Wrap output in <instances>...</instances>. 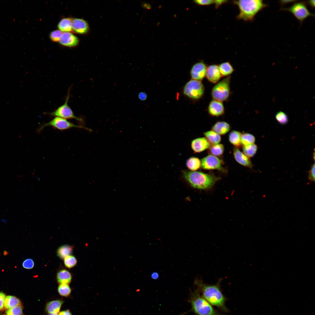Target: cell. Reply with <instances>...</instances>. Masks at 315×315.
<instances>
[{"label": "cell", "instance_id": "cell-1", "mask_svg": "<svg viewBox=\"0 0 315 315\" xmlns=\"http://www.w3.org/2000/svg\"><path fill=\"white\" fill-rule=\"evenodd\" d=\"M221 279L214 285H209L204 283L199 279H196L194 284L197 289L202 293V296L211 305L216 306L224 312L228 309L225 305L226 298L220 289Z\"/></svg>", "mask_w": 315, "mask_h": 315}, {"label": "cell", "instance_id": "cell-2", "mask_svg": "<svg viewBox=\"0 0 315 315\" xmlns=\"http://www.w3.org/2000/svg\"><path fill=\"white\" fill-rule=\"evenodd\" d=\"M233 2L239 10L237 18L244 21H252L259 11L267 6L262 0H239Z\"/></svg>", "mask_w": 315, "mask_h": 315}, {"label": "cell", "instance_id": "cell-3", "mask_svg": "<svg viewBox=\"0 0 315 315\" xmlns=\"http://www.w3.org/2000/svg\"><path fill=\"white\" fill-rule=\"evenodd\" d=\"M183 173L185 179L192 187L200 189L210 188L219 179L213 174L200 172L185 171Z\"/></svg>", "mask_w": 315, "mask_h": 315}, {"label": "cell", "instance_id": "cell-4", "mask_svg": "<svg viewBox=\"0 0 315 315\" xmlns=\"http://www.w3.org/2000/svg\"><path fill=\"white\" fill-rule=\"evenodd\" d=\"M190 301L192 309L196 315H222L200 295L197 289L192 292Z\"/></svg>", "mask_w": 315, "mask_h": 315}, {"label": "cell", "instance_id": "cell-5", "mask_svg": "<svg viewBox=\"0 0 315 315\" xmlns=\"http://www.w3.org/2000/svg\"><path fill=\"white\" fill-rule=\"evenodd\" d=\"M205 91L204 85L201 81L191 79L183 86L182 93L187 98L193 101L201 99Z\"/></svg>", "mask_w": 315, "mask_h": 315}, {"label": "cell", "instance_id": "cell-6", "mask_svg": "<svg viewBox=\"0 0 315 315\" xmlns=\"http://www.w3.org/2000/svg\"><path fill=\"white\" fill-rule=\"evenodd\" d=\"M230 76H228L218 82L214 86L211 93L213 99L221 102L228 99L230 94Z\"/></svg>", "mask_w": 315, "mask_h": 315}, {"label": "cell", "instance_id": "cell-7", "mask_svg": "<svg viewBox=\"0 0 315 315\" xmlns=\"http://www.w3.org/2000/svg\"><path fill=\"white\" fill-rule=\"evenodd\" d=\"M281 9L290 13L300 23H302L307 18L314 16V15L309 10L306 3L304 2H295L289 7L283 8Z\"/></svg>", "mask_w": 315, "mask_h": 315}, {"label": "cell", "instance_id": "cell-8", "mask_svg": "<svg viewBox=\"0 0 315 315\" xmlns=\"http://www.w3.org/2000/svg\"><path fill=\"white\" fill-rule=\"evenodd\" d=\"M47 126H51L54 128L60 130H68L74 127L87 129L83 126L76 125L66 119L55 117L49 122L41 125L38 129L37 132L40 133L44 128Z\"/></svg>", "mask_w": 315, "mask_h": 315}, {"label": "cell", "instance_id": "cell-9", "mask_svg": "<svg viewBox=\"0 0 315 315\" xmlns=\"http://www.w3.org/2000/svg\"><path fill=\"white\" fill-rule=\"evenodd\" d=\"M70 89H69L64 104L59 107L53 111L46 113L51 116L58 117L65 119H74L80 122H83L81 119L76 116L68 104L70 94Z\"/></svg>", "mask_w": 315, "mask_h": 315}, {"label": "cell", "instance_id": "cell-10", "mask_svg": "<svg viewBox=\"0 0 315 315\" xmlns=\"http://www.w3.org/2000/svg\"><path fill=\"white\" fill-rule=\"evenodd\" d=\"M201 161V166L204 169L224 171L222 160L216 156L209 155L203 158Z\"/></svg>", "mask_w": 315, "mask_h": 315}, {"label": "cell", "instance_id": "cell-11", "mask_svg": "<svg viewBox=\"0 0 315 315\" xmlns=\"http://www.w3.org/2000/svg\"><path fill=\"white\" fill-rule=\"evenodd\" d=\"M207 66L202 61L194 64L190 71L191 79L201 81L205 77Z\"/></svg>", "mask_w": 315, "mask_h": 315}, {"label": "cell", "instance_id": "cell-12", "mask_svg": "<svg viewBox=\"0 0 315 315\" xmlns=\"http://www.w3.org/2000/svg\"><path fill=\"white\" fill-rule=\"evenodd\" d=\"M208 111L209 114L212 116L217 117L223 115L225 109L222 102L213 99L209 105Z\"/></svg>", "mask_w": 315, "mask_h": 315}, {"label": "cell", "instance_id": "cell-13", "mask_svg": "<svg viewBox=\"0 0 315 315\" xmlns=\"http://www.w3.org/2000/svg\"><path fill=\"white\" fill-rule=\"evenodd\" d=\"M205 76L210 82L214 84L218 83L222 77L218 66L214 64L207 66Z\"/></svg>", "mask_w": 315, "mask_h": 315}, {"label": "cell", "instance_id": "cell-14", "mask_svg": "<svg viewBox=\"0 0 315 315\" xmlns=\"http://www.w3.org/2000/svg\"><path fill=\"white\" fill-rule=\"evenodd\" d=\"M191 148L195 153H200L209 149L211 144L205 137L195 139L191 142Z\"/></svg>", "mask_w": 315, "mask_h": 315}, {"label": "cell", "instance_id": "cell-15", "mask_svg": "<svg viewBox=\"0 0 315 315\" xmlns=\"http://www.w3.org/2000/svg\"><path fill=\"white\" fill-rule=\"evenodd\" d=\"M73 30L75 32L80 34H85L89 30V25L88 22L82 19L75 18L72 23Z\"/></svg>", "mask_w": 315, "mask_h": 315}, {"label": "cell", "instance_id": "cell-16", "mask_svg": "<svg viewBox=\"0 0 315 315\" xmlns=\"http://www.w3.org/2000/svg\"><path fill=\"white\" fill-rule=\"evenodd\" d=\"M60 43L62 45L69 47L77 46L79 42V39L76 36L69 32L62 33Z\"/></svg>", "mask_w": 315, "mask_h": 315}, {"label": "cell", "instance_id": "cell-17", "mask_svg": "<svg viewBox=\"0 0 315 315\" xmlns=\"http://www.w3.org/2000/svg\"><path fill=\"white\" fill-rule=\"evenodd\" d=\"M233 155L236 161L240 164L250 168L253 166L250 158L241 151L238 148L236 147L234 148Z\"/></svg>", "mask_w": 315, "mask_h": 315}, {"label": "cell", "instance_id": "cell-18", "mask_svg": "<svg viewBox=\"0 0 315 315\" xmlns=\"http://www.w3.org/2000/svg\"><path fill=\"white\" fill-rule=\"evenodd\" d=\"M63 300H53L47 303L46 305V312L50 314H57L63 303Z\"/></svg>", "mask_w": 315, "mask_h": 315}, {"label": "cell", "instance_id": "cell-19", "mask_svg": "<svg viewBox=\"0 0 315 315\" xmlns=\"http://www.w3.org/2000/svg\"><path fill=\"white\" fill-rule=\"evenodd\" d=\"M230 126L229 124L224 121L217 122L212 126V130L218 134L223 135L225 134L230 130Z\"/></svg>", "mask_w": 315, "mask_h": 315}, {"label": "cell", "instance_id": "cell-20", "mask_svg": "<svg viewBox=\"0 0 315 315\" xmlns=\"http://www.w3.org/2000/svg\"><path fill=\"white\" fill-rule=\"evenodd\" d=\"M72 276L71 273L66 269L60 270L57 273L56 279L58 283L60 284H69L71 282Z\"/></svg>", "mask_w": 315, "mask_h": 315}, {"label": "cell", "instance_id": "cell-21", "mask_svg": "<svg viewBox=\"0 0 315 315\" xmlns=\"http://www.w3.org/2000/svg\"><path fill=\"white\" fill-rule=\"evenodd\" d=\"M73 19L68 18H63L59 22L58 25L59 29L61 31L65 32H72V23Z\"/></svg>", "mask_w": 315, "mask_h": 315}, {"label": "cell", "instance_id": "cell-22", "mask_svg": "<svg viewBox=\"0 0 315 315\" xmlns=\"http://www.w3.org/2000/svg\"><path fill=\"white\" fill-rule=\"evenodd\" d=\"M204 134L205 138L212 145L219 144L221 141L220 135L212 130L204 132Z\"/></svg>", "mask_w": 315, "mask_h": 315}, {"label": "cell", "instance_id": "cell-23", "mask_svg": "<svg viewBox=\"0 0 315 315\" xmlns=\"http://www.w3.org/2000/svg\"><path fill=\"white\" fill-rule=\"evenodd\" d=\"M242 134L239 131L233 130L230 133L229 140L230 142L236 147L238 148L242 145L241 137Z\"/></svg>", "mask_w": 315, "mask_h": 315}, {"label": "cell", "instance_id": "cell-24", "mask_svg": "<svg viewBox=\"0 0 315 315\" xmlns=\"http://www.w3.org/2000/svg\"><path fill=\"white\" fill-rule=\"evenodd\" d=\"M73 249V246L69 245H64L58 248L57 251L58 257L61 259H64L67 256L71 255Z\"/></svg>", "mask_w": 315, "mask_h": 315}, {"label": "cell", "instance_id": "cell-25", "mask_svg": "<svg viewBox=\"0 0 315 315\" xmlns=\"http://www.w3.org/2000/svg\"><path fill=\"white\" fill-rule=\"evenodd\" d=\"M21 304L20 300L15 296L8 295L5 297L4 302V307L10 309Z\"/></svg>", "mask_w": 315, "mask_h": 315}, {"label": "cell", "instance_id": "cell-26", "mask_svg": "<svg viewBox=\"0 0 315 315\" xmlns=\"http://www.w3.org/2000/svg\"><path fill=\"white\" fill-rule=\"evenodd\" d=\"M218 66L222 76H228L234 71L232 66L229 62L222 63Z\"/></svg>", "mask_w": 315, "mask_h": 315}, {"label": "cell", "instance_id": "cell-27", "mask_svg": "<svg viewBox=\"0 0 315 315\" xmlns=\"http://www.w3.org/2000/svg\"><path fill=\"white\" fill-rule=\"evenodd\" d=\"M186 165L190 170L195 171L200 168L201 166V161L198 158L191 157L187 160Z\"/></svg>", "mask_w": 315, "mask_h": 315}, {"label": "cell", "instance_id": "cell-28", "mask_svg": "<svg viewBox=\"0 0 315 315\" xmlns=\"http://www.w3.org/2000/svg\"><path fill=\"white\" fill-rule=\"evenodd\" d=\"M258 150L256 144H253L243 146L242 151L243 153L249 158L253 156L256 154Z\"/></svg>", "mask_w": 315, "mask_h": 315}, {"label": "cell", "instance_id": "cell-29", "mask_svg": "<svg viewBox=\"0 0 315 315\" xmlns=\"http://www.w3.org/2000/svg\"><path fill=\"white\" fill-rule=\"evenodd\" d=\"M224 150L223 145L219 144L211 146L209 148L208 153L211 155L219 156L223 154Z\"/></svg>", "mask_w": 315, "mask_h": 315}, {"label": "cell", "instance_id": "cell-30", "mask_svg": "<svg viewBox=\"0 0 315 315\" xmlns=\"http://www.w3.org/2000/svg\"><path fill=\"white\" fill-rule=\"evenodd\" d=\"M255 138L251 134L245 133L242 134L241 142L243 146L254 144Z\"/></svg>", "mask_w": 315, "mask_h": 315}, {"label": "cell", "instance_id": "cell-31", "mask_svg": "<svg viewBox=\"0 0 315 315\" xmlns=\"http://www.w3.org/2000/svg\"><path fill=\"white\" fill-rule=\"evenodd\" d=\"M58 292L61 296L65 297L69 296L71 292V289L68 284H60L57 288Z\"/></svg>", "mask_w": 315, "mask_h": 315}, {"label": "cell", "instance_id": "cell-32", "mask_svg": "<svg viewBox=\"0 0 315 315\" xmlns=\"http://www.w3.org/2000/svg\"><path fill=\"white\" fill-rule=\"evenodd\" d=\"M64 264L66 267L71 268L74 267L77 264V260L75 257L72 255L65 257L64 259Z\"/></svg>", "mask_w": 315, "mask_h": 315}, {"label": "cell", "instance_id": "cell-33", "mask_svg": "<svg viewBox=\"0 0 315 315\" xmlns=\"http://www.w3.org/2000/svg\"><path fill=\"white\" fill-rule=\"evenodd\" d=\"M275 117L277 121L281 124H286L288 122V117L283 112L280 111L277 112L275 115Z\"/></svg>", "mask_w": 315, "mask_h": 315}, {"label": "cell", "instance_id": "cell-34", "mask_svg": "<svg viewBox=\"0 0 315 315\" xmlns=\"http://www.w3.org/2000/svg\"><path fill=\"white\" fill-rule=\"evenodd\" d=\"M23 307L18 305L10 309L6 312L7 315H23Z\"/></svg>", "mask_w": 315, "mask_h": 315}, {"label": "cell", "instance_id": "cell-35", "mask_svg": "<svg viewBox=\"0 0 315 315\" xmlns=\"http://www.w3.org/2000/svg\"><path fill=\"white\" fill-rule=\"evenodd\" d=\"M62 34V32L60 30H55L50 33V37L51 39L54 42L59 41Z\"/></svg>", "mask_w": 315, "mask_h": 315}, {"label": "cell", "instance_id": "cell-36", "mask_svg": "<svg viewBox=\"0 0 315 315\" xmlns=\"http://www.w3.org/2000/svg\"><path fill=\"white\" fill-rule=\"evenodd\" d=\"M34 265L33 260L30 258L27 259L23 261L22 263L23 267L26 269H30L32 268Z\"/></svg>", "mask_w": 315, "mask_h": 315}, {"label": "cell", "instance_id": "cell-37", "mask_svg": "<svg viewBox=\"0 0 315 315\" xmlns=\"http://www.w3.org/2000/svg\"><path fill=\"white\" fill-rule=\"evenodd\" d=\"M196 4L201 6H208L214 4L215 0H195L194 1Z\"/></svg>", "mask_w": 315, "mask_h": 315}, {"label": "cell", "instance_id": "cell-38", "mask_svg": "<svg viewBox=\"0 0 315 315\" xmlns=\"http://www.w3.org/2000/svg\"><path fill=\"white\" fill-rule=\"evenodd\" d=\"M315 164L314 163L312 166L309 172L308 179L311 182H314L315 181Z\"/></svg>", "mask_w": 315, "mask_h": 315}, {"label": "cell", "instance_id": "cell-39", "mask_svg": "<svg viewBox=\"0 0 315 315\" xmlns=\"http://www.w3.org/2000/svg\"><path fill=\"white\" fill-rule=\"evenodd\" d=\"M5 295L2 292H0V311L3 310L4 307V302Z\"/></svg>", "mask_w": 315, "mask_h": 315}, {"label": "cell", "instance_id": "cell-40", "mask_svg": "<svg viewBox=\"0 0 315 315\" xmlns=\"http://www.w3.org/2000/svg\"><path fill=\"white\" fill-rule=\"evenodd\" d=\"M147 94L145 92H140L138 95V97L139 99L142 101L146 100L147 98Z\"/></svg>", "mask_w": 315, "mask_h": 315}, {"label": "cell", "instance_id": "cell-41", "mask_svg": "<svg viewBox=\"0 0 315 315\" xmlns=\"http://www.w3.org/2000/svg\"><path fill=\"white\" fill-rule=\"evenodd\" d=\"M227 1V0H215L214 4L215 5L216 7L217 8L221 5L226 3Z\"/></svg>", "mask_w": 315, "mask_h": 315}, {"label": "cell", "instance_id": "cell-42", "mask_svg": "<svg viewBox=\"0 0 315 315\" xmlns=\"http://www.w3.org/2000/svg\"><path fill=\"white\" fill-rule=\"evenodd\" d=\"M297 1L296 0H281L279 1V3L282 5H285L288 4L290 3H295Z\"/></svg>", "mask_w": 315, "mask_h": 315}, {"label": "cell", "instance_id": "cell-43", "mask_svg": "<svg viewBox=\"0 0 315 315\" xmlns=\"http://www.w3.org/2000/svg\"><path fill=\"white\" fill-rule=\"evenodd\" d=\"M58 315H72L71 313L69 310H65L60 312L58 314Z\"/></svg>", "mask_w": 315, "mask_h": 315}, {"label": "cell", "instance_id": "cell-44", "mask_svg": "<svg viewBox=\"0 0 315 315\" xmlns=\"http://www.w3.org/2000/svg\"><path fill=\"white\" fill-rule=\"evenodd\" d=\"M151 277L154 279H157L159 277V275L157 272H153L151 275Z\"/></svg>", "mask_w": 315, "mask_h": 315}, {"label": "cell", "instance_id": "cell-45", "mask_svg": "<svg viewBox=\"0 0 315 315\" xmlns=\"http://www.w3.org/2000/svg\"><path fill=\"white\" fill-rule=\"evenodd\" d=\"M315 1L314 0H312L308 1L306 3L307 4L309 5L311 7L314 8L315 7Z\"/></svg>", "mask_w": 315, "mask_h": 315}, {"label": "cell", "instance_id": "cell-46", "mask_svg": "<svg viewBox=\"0 0 315 315\" xmlns=\"http://www.w3.org/2000/svg\"><path fill=\"white\" fill-rule=\"evenodd\" d=\"M49 315H58L57 314H50Z\"/></svg>", "mask_w": 315, "mask_h": 315}, {"label": "cell", "instance_id": "cell-47", "mask_svg": "<svg viewBox=\"0 0 315 315\" xmlns=\"http://www.w3.org/2000/svg\"></svg>", "mask_w": 315, "mask_h": 315}]
</instances>
